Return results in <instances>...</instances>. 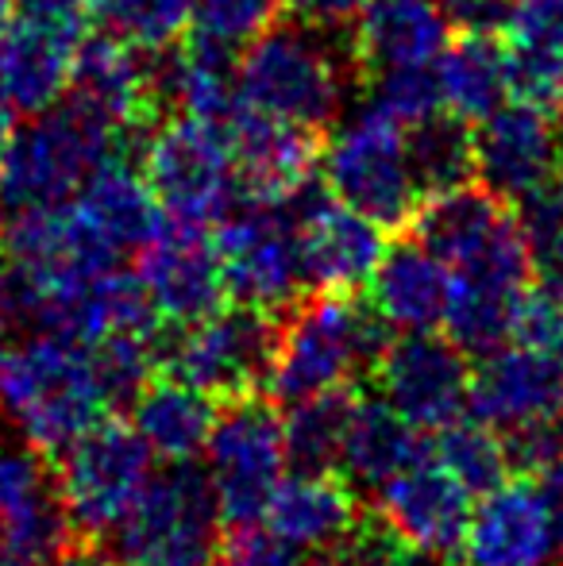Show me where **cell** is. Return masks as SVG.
<instances>
[{
    "mask_svg": "<svg viewBox=\"0 0 563 566\" xmlns=\"http://www.w3.org/2000/svg\"><path fill=\"white\" fill-rule=\"evenodd\" d=\"M421 235L451 274L444 336L471 358L490 355L513 339L521 297L536 282L533 247L521 212L482 186H456L425 197L414 217Z\"/></svg>",
    "mask_w": 563,
    "mask_h": 566,
    "instance_id": "obj_1",
    "label": "cell"
},
{
    "mask_svg": "<svg viewBox=\"0 0 563 566\" xmlns=\"http://www.w3.org/2000/svg\"><path fill=\"white\" fill-rule=\"evenodd\" d=\"M390 328L355 293H309L285 313L267 389L274 405H293L332 389L371 381Z\"/></svg>",
    "mask_w": 563,
    "mask_h": 566,
    "instance_id": "obj_2",
    "label": "cell"
},
{
    "mask_svg": "<svg viewBox=\"0 0 563 566\" xmlns=\"http://www.w3.org/2000/svg\"><path fill=\"white\" fill-rule=\"evenodd\" d=\"M355 59L332 31L301 20H279L236 59V85L248 108L285 124L321 132L332 127L352 97Z\"/></svg>",
    "mask_w": 563,
    "mask_h": 566,
    "instance_id": "obj_3",
    "label": "cell"
},
{
    "mask_svg": "<svg viewBox=\"0 0 563 566\" xmlns=\"http://www.w3.org/2000/svg\"><path fill=\"white\" fill-rule=\"evenodd\" d=\"M0 417L51 459H59L97 420L113 417L90 347L39 332L15 339L0 363Z\"/></svg>",
    "mask_w": 563,
    "mask_h": 566,
    "instance_id": "obj_4",
    "label": "cell"
},
{
    "mask_svg": "<svg viewBox=\"0 0 563 566\" xmlns=\"http://www.w3.org/2000/svg\"><path fill=\"white\" fill-rule=\"evenodd\" d=\"M116 143L121 132L70 97L23 116L0 150V212L15 217L66 205L90 174L116 155Z\"/></svg>",
    "mask_w": 563,
    "mask_h": 566,
    "instance_id": "obj_5",
    "label": "cell"
},
{
    "mask_svg": "<svg viewBox=\"0 0 563 566\" xmlns=\"http://www.w3.org/2000/svg\"><path fill=\"white\" fill-rule=\"evenodd\" d=\"M321 181L336 201L363 212L378 228H409L425 205L421 178L409 155V127L363 105L329 127L316 158Z\"/></svg>",
    "mask_w": 563,
    "mask_h": 566,
    "instance_id": "obj_6",
    "label": "cell"
},
{
    "mask_svg": "<svg viewBox=\"0 0 563 566\" xmlns=\"http://www.w3.org/2000/svg\"><path fill=\"white\" fill-rule=\"evenodd\" d=\"M225 536L209 474L189 459L163 462L136 509L101 547L121 566H212Z\"/></svg>",
    "mask_w": 563,
    "mask_h": 566,
    "instance_id": "obj_7",
    "label": "cell"
},
{
    "mask_svg": "<svg viewBox=\"0 0 563 566\" xmlns=\"http://www.w3.org/2000/svg\"><path fill=\"white\" fill-rule=\"evenodd\" d=\"M282 321L251 305H220L194 324L155 336L158 370L189 381L217 405L263 394L279 350Z\"/></svg>",
    "mask_w": 563,
    "mask_h": 566,
    "instance_id": "obj_8",
    "label": "cell"
},
{
    "mask_svg": "<svg viewBox=\"0 0 563 566\" xmlns=\"http://www.w3.org/2000/svg\"><path fill=\"white\" fill-rule=\"evenodd\" d=\"M139 170L158 212L178 224L217 228L243 201L228 132L205 119L174 113L143 139Z\"/></svg>",
    "mask_w": 563,
    "mask_h": 566,
    "instance_id": "obj_9",
    "label": "cell"
},
{
    "mask_svg": "<svg viewBox=\"0 0 563 566\" xmlns=\"http://www.w3.org/2000/svg\"><path fill=\"white\" fill-rule=\"evenodd\" d=\"M205 474L228 532L263 524L274 490L290 474L282 412L271 397L248 394L220 405L205 443Z\"/></svg>",
    "mask_w": 563,
    "mask_h": 566,
    "instance_id": "obj_10",
    "label": "cell"
},
{
    "mask_svg": "<svg viewBox=\"0 0 563 566\" xmlns=\"http://www.w3.org/2000/svg\"><path fill=\"white\" fill-rule=\"evenodd\" d=\"M59 467L62 501H66L70 524L82 544H105L116 524L136 509L147 482L155 478L158 459L132 424L105 417L77 436L66 451L54 459Z\"/></svg>",
    "mask_w": 563,
    "mask_h": 566,
    "instance_id": "obj_11",
    "label": "cell"
},
{
    "mask_svg": "<svg viewBox=\"0 0 563 566\" xmlns=\"http://www.w3.org/2000/svg\"><path fill=\"white\" fill-rule=\"evenodd\" d=\"M217 254L225 290L236 305L263 308V313H290L305 297L298 231H293L290 205H267L243 197L217 224Z\"/></svg>",
    "mask_w": 563,
    "mask_h": 566,
    "instance_id": "obj_12",
    "label": "cell"
},
{
    "mask_svg": "<svg viewBox=\"0 0 563 566\" xmlns=\"http://www.w3.org/2000/svg\"><path fill=\"white\" fill-rule=\"evenodd\" d=\"M77 544L54 459L0 417V547L31 566H54Z\"/></svg>",
    "mask_w": 563,
    "mask_h": 566,
    "instance_id": "obj_13",
    "label": "cell"
},
{
    "mask_svg": "<svg viewBox=\"0 0 563 566\" xmlns=\"http://www.w3.org/2000/svg\"><path fill=\"white\" fill-rule=\"evenodd\" d=\"M471 355L440 332H394L371 386L417 432L432 436L467 412Z\"/></svg>",
    "mask_w": 563,
    "mask_h": 566,
    "instance_id": "obj_14",
    "label": "cell"
},
{
    "mask_svg": "<svg viewBox=\"0 0 563 566\" xmlns=\"http://www.w3.org/2000/svg\"><path fill=\"white\" fill-rule=\"evenodd\" d=\"M467 412L502 432L505 440L552 428L563 412V355L510 339L475 358Z\"/></svg>",
    "mask_w": 563,
    "mask_h": 566,
    "instance_id": "obj_15",
    "label": "cell"
},
{
    "mask_svg": "<svg viewBox=\"0 0 563 566\" xmlns=\"http://www.w3.org/2000/svg\"><path fill=\"white\" fill-rule=\"evenodd\" d=\"M475 178L510 205L541 193L563 166V139L552 108L510 97L471 132Z\"/></svg>",
    "mask_w": 563,
    "mask_h": 566,
    "instance_id": "obj_16",
    "label": "cell"
},
{
    "mask_svg": "<svg viewBox=\"0 0 563 566\" xmlns=\"http://www.w3.org/2000/svg\"><path fill=\"white\" fill-rule=\"evenodd\" d=\"M136 277L163 324L181 328L217 313L228 301L220 254L209 228L166 220L136 251Z\"/></svg>",
    "mask_w": 563,
    "mask_h": 566,
    "instance_id": "obj_17",
    "label": "cell"
},
{
    "mask_svg": "<svg viewBox=\"0 0 563 566\" xmlns=\"http://www.w3.org/2000/svg\"><path fill=\"white\" fill-rule=\"evenodd\" d=\"M293 231H298L301 274L309 293H355L371 282L386 251V228L347 209L344 201L324 193H301L290 201Z\"/></svg>",
    "mask_w": 563,
    "mask_h": 566,
    "instance_id": "obj_18",
    "label": "cell"
},
{
    "mask_svg": "<svg viewBox=\"0 0 563 566\" xmlns=\"http://www.w3.org/2000/svg\"><path fill=\"white\" fill-rule=\"evenodd\" d=\"M459 566H563L560 532L525 470L475 501Z\"/></svg>",
    "mask_w": 563,
    "mask_h": 566,
    "instance_id": "obj_19",
    "label": "cell"
},
{
    "mask_svg": "<svg viewBox=\"0 0 563 566\" xmlns=\"http://www.w3.org/2000/svg\"><path fill=\"white\" fill-rule=\"evenodd\" d=\"M371 497H375V513L406 544L444 555L451 563L459 559V547H463L467 524L475 513V493L432 451L398 470Z\"/></svg>",
    "mask_w": 563,
    "mask_h": 566,
    "instance_id": "obj_20",
    "label": "cell"
},
{
    "mask_svg": "<svg viewBox=\"0 0 563 566\" xmlns=\"http://www.w3.org/2000/svg\"><path fill=\"white\" fill-rule=\"evenodd\" d=\"M70 101L105 119L113 132H132L155 108V54L124 43L113 31L82 35L70 70Z\"/></svg>",
    "mask_w": 563,
    "mask_h": 566,
    "instance_id": "obj_21",
    "label": "cell"
},
{
    "mask_svg": "<svg viewBox=\"0 0 563 566\" xmlns=\"http://www.w3.org/2000/svg\"><path fill=\"white\" fill-rule=\"evenodd\" d=\"M225 132L232 143L240 193L248 201L290 205L309 189L316 158H321L309 127L285 124V119L263 116L243 105V113Z\"/></svg>",
    "mask_w": 563,
    "mask_h": 566,
    "instance_id": "obj_22",
    "label": "cell"
},
{
    "mask_svg": "<svg viewBox=\"0 0 563 566\" xmlns=\"http://www.w3.org/2000/svg\"><path fill=\"white\" fill-rule=\"evenodd\" d=\"M363 513L367 509L359 505V493L340 474H301V470H293L274 490L263 528L293 555H329L344 547V539L355 532Z\"/></svg>",
    "mask_w": 563,
    "mask_h": 566,
    "instance_id": "obj_23",
    "label": "cell"
},
{
    "mask_svg": "<svg viewBox=\"0 0 563 566\" xmlns=\"http://www.w3.org/2000/svg\"><path fill=\"white\" fill-rule=\"evenodd\" d=\"M85 28L46 15H15L12 31L0 39V90L20 116H35L59 105L70 90L74 51Z\"/></svg>",
    "mask_w": 563,
    "mask_h": 566,
    "instance_id": "obj_24",
    "label": "cell"
},
{
    "mask_svg": "<svg viewBox=\"0 0 563 566\" xmlns=\"http://www.w3.org/2000/svg\"><path fill=\"white\" fill-rule=\"evenodd\" d=\"M451 23L436 0H363L347 28V51L363 74L432 66L448 46Z\"/></svg>",
    "mask_w": 563,
    "mask_h": 566,
    "instance_id": "obj_25",
    "label": "cell"
},
{
    "mask_svg": "<svg viewBox=\"0 0 563 566\" xmlns=\"http://www.w3.org/2000/svg\"><path fill=\"white\" fill-rule=\"evenodd\" d=\"M367 305L390 332H440L451 301V274L421 235L386 243L367 282Z\"/></svg>",
    "mask_w": 563,
    "mask_h": 566,
    "instance_id": "obj_26",
    "label": "cell"
},
{
    "mask_svg": "<svg viewBox=\"0 0 563 566\" xmlns=\"http://www.w3.org/2000/svg\"><path fill=\"white\" fill-rule=\"evenodd\" d=\"M428 451V436L398 417L383 397L359 394L347 417L344 448H340L336 474L355 493H375L398 470L417 462Z\"/></svg>",
    "mask_w": 563,
    "mask_h": 566,
    "instance_id": "obj_27",
    "label": "cell"
},
{
    "mask_svg": "<svg viewBox=\"0 0 563 566\" xmlns=\"http://www.w3.org/2000/svg\"><path fill=\"white\" fill-rule=\"evenodd\" d=\"M155 97L174 113L228 127L243 113L232 54L189 39L186 46L155 54Z\"/></svg>",
    "mask_w": 563,
    "mask_h": 566,
    "instance_id": "obj_28",
    "label": "cell"
},
{
    "mask_svg": "<svg viewBox=\"0 0 563 566\" xmlns=\"http://www.w3.org/2000/svg\"><path fill=\"white\" fill-rule=\"evenodd\" d=\"M220 405L189 381L158 370L132 401V428L158 462H189L205 454Z\"/></svg>",
    "mask_w": 563,
    "mask_h": 566,
    "instance_id": "obj_29",
    "label": "cell"
},
{
    "mask_svg": "<svg viewBox=\"0 0 563 566\" xmlns=\"http://www.w3.org/2000/svg\"><path fill=\"white\" fill-rule=\"evenodd\" d=\"M74 209L90 220V228L105 239L113 251H121L124 259L136 254L143 243L150 239V231L163 224V212L150 193L147 178L136 166L121 163V158H108L97 170L90 174L82 189L74 197Z\"/></svg>",
    "mask_w": 563,
    "mask_h": 566,
    "instance_id": "obj_30",
    "label": "cell"
},
{
    "mask_svg": "<svg viewBox=\"0 0 563 566\" xmlns=\"http://www.w3.org/2000/svg\"><path fill=\"white\" fill-rule=\"evenodd\" d=\"M436 90H440V113L463 119L467 127L487 119L513 97L510 85V54L494 35H459L432 62Z\"/></svg>",
    "mask_w": 563,
    "mask_h": 566,
    "instance_id": "obj_31",
    "label": "cell"
},
{
    "mask_svg": "<svg viewBox=\"0 0 563 566\" xmlns=\"http://www.w3.org/2000/svg\"><path fill=\"white\" fill-rule=\"evenodd\" d=\"M505 35L513 97L556 113L563 97V0H518Z\"/></svg>",
    "mask_w": 563,
    "mask_h": 566,
    "instance_id": "obj_32",
    "label": "cell"
},
{
    "mask_svg": "<svg viewBox=\"0 0 563 566\" xmlns=\"http://www.w3.org/2000/svg\"><path fill=\"white\" fill-rule=\"evenodd\" d=\"M355 397H359V386L332 389V394H316L305 397V401L285 405L282 432L290 470H301V474H336Z\"/></svg>",
    "mask_w": 563,
    "mask_h": 566,
    "instance_id": "obj_33",
    "label": "cell"
},
{
    "mask_svg": "<svg viewBox=\"0 0 563 566\" xmlns=\"http://www.w3.org/2000/svg\"><path fill=\"white\" fill-rule=\"evenodd\" d=\"M428 451L475 493V501L482 493L498 490L505 478L513 474V459L505 448V436L494 432L490 424H482L479 417L463 412L459 420H451L448 428L428 436Z\"/></svg>",
    "mask_w": 563,
    "mask_h": 566,
    "instance_id": "obj_34",
    "label": "cell"
},
{
    "mask_svg": "<svg viewBox=\"0 0 563 566\" xmlns=\"http://www.w3.org/2000/svg\"><path fill=\"white\" fill-rule=\"evenodd\" d=\"M409 155L425 197L467 186L475 178V139L463 119L436 113L409 127Z\"/></svg>",
    "mask_w": 563,
    "mask_h": 566,
    "instance_id": "obj_35",
    "label": "cell"
},
{
    "mask_svg": "<svg viewBox=\"0 0 563 566\" xmlns=\"http://www.w3.org/2000/svg\"><path fill=\"white\" fill-rule=\"evenodd\" d=\"M93 15L143 54H163L189 31L194 0H97Z\"/></svg>",
    "mask_w": 563,
    "mask_h": 566,
    "instance_id": "obj_36",
    "label": "cell"
},
{
    "mask_svg": "<svg viewBox=\"0 0 563 566\" xmlns=\"http://www.w3.org/2000/svg\"><path fill=\"white\" fill-rule=\"evenodd\" d=\"M285 0H194L189 39L212 51L240 54L256 35L279 23Z\"/></svg>",
    "mask_w": 563,
    "mask_h": 566,
    "instance_id": "obj_37",
    "label": "cell"
},
{
    "mask_svg": "<svg viewBox=\"0 0 563 566\" xmlns=\"http://www.w3.org/2000/svg\"><path fill=\"white\" fill-rule=\"evenodd\" d=\"M367 105H375L378 113L394 116L398 124L414 127L421 119L440 113V90H436L432 66H402V70H383L371 74V97Z\"/></svg>",
    "mask_w": 563,
    "mask_h": 566,
    "instance_id": "obj_38",
    "label": "cell"
},
{
    "mask_svg": "<svg viewBox=\"0 0 563 566\" xmlns=\"http://www.w3.org/2000/svg\"><path fill=\"white\" fill-rule=\"evenodd\" d=\"M521 228L533 247L536 274L563 277V166L541 193L521 201Z\"/></svg>",
    "mask_w": 563,
    "mask_h": 566,
    "instance_id": "obj_39",
    "label": "cell"
},
{
    "mask_svg": "<svg viewBox=\"0 0 563 566\" xmlns=\"http://www.w3.org/2000/svg\"><path fill=\"white\" fill-rule=\"evenodd\" d=\"M513 339L563 355V282L560 277L541 274L529 285V293L521 297V308H518Z\"/></svg>",
    "mask_w": 563,
    "mask_h": 566,
    "instance_id": "obj_40",
    "label": "cell"
},
{
    "mask_svg": "<svg viewBox=\"0 0 563 566\" xmlns=\"http://www.w3.org/2000/svg\"><path fill=\"white\" fill-rule=\"evenodd\" d=\"M448 23L467 35H498L510 28L518 0H436Z\"/></svg>",
    "mask_w": 563,
    "mask_h": 566,
    "instance_id": "obj_41",
    "label": "cell"
},
{
    "mask_svg": "<svg viewBox=\"0 0 563 566\" xmlns=\"http://www.w3.org/2000/svg\"><path fill=\"white\" fill-rule=\"evenodd\" d=\"M359 8L363 0H285V12H293V20L309 23V28L332 31V35L352 28Z\"/></svg>",
    "mask_w": 563,
    "mask_h": 566,
    "instance_id": "obj_42",
    "label": "cell"
},
{
    "mask_svg": "<svg viewBox=\"0 0 563 566\" xmlns=\"http://www.w3.org/2000/svg\"><path fill=\"white\" fill-rule=\"evenodd\" d=\"M525 474L533 478L536 490H541L544 505H549V513H552V524H556V532H560V544H563V451L552 454L541 467L525 470Z\"/></svg>",
    "mask_w": 563,
    "mask_h": 566,
    "instance_id": "obj_43",
    "label": "cell"
},
{
    "mask_svg": "<svg viewBox=\"0 0 563 566\" xmlns=\"http://www.w3.org/2000/svg\"><path fill=\"white\" fill-rule=\"evenodd\" d=\"M23 12H35V15H46V20H62V23L85 28V20L97 12V0H23Z\"/></svg>",
    "mask_w": 563,
    "mask_h": 566,
    "instance_id": "obj_44",
    "label": "cell"
},
{
    "mask_svg": "<svg viewBox=\"0 0 563 566\" xmlns=\"http://www.w3.org/2000/svg\"><path fill=\"white\" fill-rule=\"evenodd\" d=\"M54 566H121L113 559V555L105 552V547H97V544H77V547H70L66 555H62Z\"/></svg>",
    "mask_w": 563,
    "mask_h": 566,
    "instance_id": "obj_45",
    "label": "cell"
},
{
    "mask_svg": "<svg viewBox=\"0 0 563 566\" xmlns=\"http://www.w3.org/2000/svg\"><path fill=\"white\" fill-rule=\"evenodd\" d=\"M23 336V328H20V321H15L12 313H8L4 305H0V363H4V355L15 347V339Z\"/></svg>",
    "mask_w": 563,
    "mask_h": 566,
    "instance_id": "obj_46",
    "label": "cell"
},
{
    "mask_svg": "<svg viewBox=\"0 0 563 566\" xmlns=\"http://www.w3.org/2000/svg\"><path fill=\"white\" fill-rule=\"evenodd\" d=\"M15 124H20V113H15V105L8 101V93L0 90V150H4L8 139H12Z\"/></svg>",
    "mask_w": 563,
    "mask_h": 566,
    "instance_id": "obj_47",
    "label": "cell"
},
{
    "mask_svg": "<svg viewBox=\"0 0 563 566\" xmlns=\"http://www.w3.org/2000/svg\"><path fill=\"white\" fill-rule=\"evenodd\" d=\"M290 566H347V563L340 559L336 552H329V555H301V559H293Z\"/></svg>",
    "mask_w": 563,
    "mask_h": 566,
    "instance_id": "obj_48",
    "label": "cell"
},
{
    "mask_svg": "<svg viewBox=\"0 0 563 566\" xmlns=\"http://www.w3.org/2000/svg\"><path fill=\"white\" fill-rule=\"evenodd\" d=\"M12 23H15V0H0V39L12 31Z\"/></svg>",
    "mask_w": 563,
    "mask_h": 566,
    "instance_id": "obj_49",
    "label": "cell"
},
{
    "mask_svg": "<svg viewBox=\"0 0 563 566\" xmlns=\"http://www.w3.org/2000/svg\"><path fill=\"white\" fill-rule=\"evenodd\" d=\"M556 124H560V139H563V97H560V105H556Z\"/></svg>",
    "mask_w": 563,
    "mask_h": 566,
    "instance_id": "obj_50",
    "label": "cell"
},
{
    "mask_svg": "<svg viewBox=\"0 0 563 566\" xmlns=\"http://www.w3.org/2000/svg\"><path fill=\"white\" fill-rule=\"evenodd\" d=\"M0 274H4V243H0Z\"/></svg>",
    "mask_w": 563,
    "mask_h": 566,
    "instance_id": "obj_51",
    "label": "cell"
},
{
    "mask_svg": "<svg viewBox=\"0 0 563 566\" xmlns=\"http://www.w3.org/2000/svg\"><path fill=\"white\" fill-rule=\"evenodd\" d=\"M556 428H560V440H563V412H560V420H556Z\"/></svg>",
    "mask_w": 563,
    "mask_h": 566,
    "instance_id": "obj_52",
    "label": "cell"
},
{
    "mask_svg": "<svg viewBox=\"0 0 563 566\" xmlns=\"http://www.w3.org/2000/svg\"><path fill=\"white\" fill-rule=\"evenodd\" d=\"M560 282H563V277H560Z\"/></svg>",
    "mask_w": 563,
    "mask_h": 566,
    "instance_id": "obj_53",
    "label": "cell"
}]
</instances>
